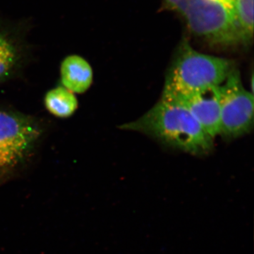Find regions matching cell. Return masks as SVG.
Returning a JSON list of instances; mask_svg holds the SVG:
<instances>
[{
    "label": "cell",
    "mask_w": 254,
    "mask_h": 254,
    "mask_svg": "<svg viewBox=\"0 0 254 254\" xmlns=\"http://www.w3.org/2000/svg\"><path fill=\"white\" fill-rule=\"evenodd\" d=\"M235 68L231 60L199 53L183 38L167 73L161 98L176 99L220 86Z\"/></svg>",
    "instance_id": "obj_3"
},
{
    "label": "cell",
    "mask_w": 254,
    "mask_h": 254,
    "mask_svg": "<svg viewBox=\"0 0 254 254\" xmlns=\"http://www.w3.org/2000/svg\"><path fill=\"white\" fill-rule=\"evenodd\" d=\"M46 109L60 118L71 117L77 110L78 102L76 95L63 86L50 90L45 96Z\"/></svg>",
    "instance_id": "obj_8"
},
{
    "label": "cell",
    "mask_w": 254,
    "mask_h": 254,
    "mask_svg": "<svg viewBox=\"0 0 254 254\" xmlns=\"http://www.w3.org/2000/svg\"><path fill=\"white\" fill-rule=\"evenodd\" d=\"M41 133L38 124L29 117L0 110V168L21 163Z\"/></svg>",
    "instance_id": "obj_5"
},
{
    "label": "cell",
    "mask_w": 254,
    "mask_h": 254,
    "mask_svg": "<svg viewBox=\"0 0 254 254\" xmlns=\"http://www.w3.org/2000/svg\"><path fill=\"white\" fill-rule=\"evenodd\" d=\"M164 9L176 13L190 34L214 48L243 46L237 0H162Z\"/></svg>",
    "instance_id": "obj_2"
},
{
    "label": "cell",
    "mask_w": 254,
    "mask_h": 254,
    "mask_svg": "<svg viewBox=\"0 0 254 254\" xmlns=\"http://www.w3.org/2000/svg\"><path fill=\"white\" fill-rule=\"evenodd\" d=\"M123 130L139 132L193 155L212 151L214 139L183 105L162 98L141 118L125 123Z\"/></svg>",
    "instance_id": "obj_1"
},
{
    "label": "cell",
    "mask_w": 254,
    "mask_h": 254,
    "mask_svg": "<svg viewBox=\"0 0 254 254\" xmlns=\"http://www.w3.org/2000/svg\"><path fill=\"white\" fill-rule=\"evenodd\" d=\"M62 84L73 93L81 94L89 89L93 71L87 60L77 55H68L60 66Z\"/></svg>",
    "instance_id": "obj_7"
},
{
    "label": "cell",
    "mask_w": 254,
    "mask_h": 254,
    "mask_svg": "<svg viewBox=\"0 0 254 254\" xmlns=\"http://www.w3.org/2000/svg\"><path fill=\"white\" fill-rule=\"evenodd\" d=\"M21 59V49L15 37L0 26V82L13 73Z\"/></svg>",
    "instance_id": "obj_9"
},
{
    "label": "cell",
    "mask_w": 254,
    "mask_h": 254,
    "mask_svg": "<svg viewBox=\"0 0 254 254\" xmlns=\"http://www.w3.org/2000/svg\"><path fill=\"white\" fill-rule=\"evenodd\" d=\"M238 1L239 23L244 47L252 44L254 38V0Z\"/></svg>",
    "instance_id": "obj_10"
},
{
    "label": "cell",
    "mask_w": 254,
    "mask_h": 254,
    "mask_svg": "<svg viewBox=\"0 0 254 254\" xmlns=\"http://www.w3.org/2000/svg\"><path fill=\"white\" fill-rule=\"evenodd\" d=\"M169 100L177 102L187 108L203 129L214 140L220 136L221 120L219 86Z\"/></svg>",
    "instance_id": "obj_6"
},
{
    "label": "cell",
    "mask_w": 254,
    "mask_h": 254,
    "mask_svg": "<svg viewBox=\"0 0 254 254\" xmlns=\"http://www.w3.org/2000/svg\"><path fill=\"white\" fill-rule=\"evenodd\" d=\"M219 91L220 136L236 138L250 133L254 125V95L244 86L237 68L219 86Z\"/></svg>",
    "instance_id": "obj_4"
}]
</instances>
